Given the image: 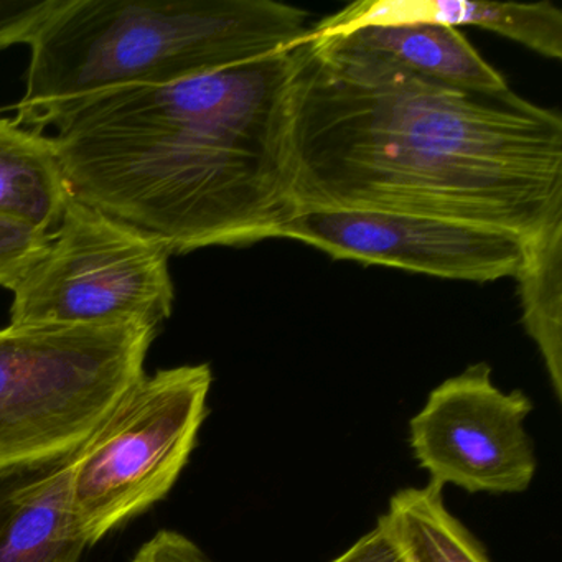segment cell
<instances>
[{
    "instance_id": "obj_7",
    "label": "cell",
    "mask_w": 562,
    "mask_h": 562,
    "mask_svg": "<svg viewBox=\"0 0 562 562\" xmlns=\"http://www.w3.org/2000/svg\"><path fill=\"white\" fill-rule=\"evenodd\" d=\"M532 401L521 390L505 393L490 364L465 368L434 387L411 419L414 459L430 483L470 493H522L538 469L535 442L526 430Z\"/></svg>"
},
{
    "instance_id": "obj_11",
    "label": "cell",
    "mask_w": 562,
    "mask_h": 562,
    "mask_svg": "<svg viewBox=\"0 0 562 562\" xmlns=\"http://www.w3.org/2000/svg\"><path fill=\"white\" fill-rule=\"evenodd\" d=\"M314 34V32H312ZM328 35L347 47L390 58L411 74L457 90L505 91V78L486 64L459 29L449 25H358Z\"/></svg>"
},
{
    "instance_id": "obj_12",
    "label": "cell",
    "mask_w": 562,
    "mask_h": 562,
    "mask_svg": "<svg viewBox=\"0 0 562 562\" xmlns=\"http://www.w3.org/2000/svg\"><path fill=\"white\" fill-rule=\"evenodd\" d=\"M70 199L54 139L0 117V218L50 235Z\"/></svg>"
},
{
    "instance_id": "obj_17",
    "label": "cell",
    "mask_w": 562,
    "mask_h": 562,
    "mask_svg": "<svg viewBox=\"0 0 562 562\" xmlns=\"http://www.w3.org/2000/svg\"><path fill=\"white\" fill-rule=\"evenodd\" d=\"M331 562H411L400 539L394 535L386 516L381 515L376 526L358 539L348 551Z\"/></svg>"
},
{
    "instance_id": "obj_6",
    "label": "cell",
    "mask_w": 562,
    "mask_h": 562,
    "mask_svg": "<svg viewBox=\"0 0 562 562\" xmlns=\"http://www.w3.org/2000/svg\"><path fill=\"white\" fill-rule=\"evenodd\" d=\"M169 259L156 239L71 195L47 251L12 291L11 325L160 330L176 302Z\"/></svg>"
},
{
    "instance_id": "obj_15",
    "label": "cell",
    "mask_w": 562,
    "mask_h": 562,
    "mask_svg": "<svg viewBox=\"0 0 562 562\" xmlns=\"http://www.w3.org/2000/svg\"><path fill=\"white\" fill-rule=\"evenodd\" d=\"M52 233H41L0 218V288L14 291L50 245Z\"/></svg>"
},
{
    "instance_id": "obj_4",
    "label": "cell",
    "mask_w": 562,
    "mask_h": 562,
    "mask_svg": "<svg viewBox=\"0 0 562 562\" xmlns=\"http://www.w3.org/2000/svg\"><path fill=\"white\" fill-rule=\"evenodd\" d=\"M159 330L0 328V469L77 452L139 380Z\"/></svg>"
},
{
    "instance_id": "obj_14",
    "label": "cell",
    "mask_w": 562,
    "mask_h": 562,
    "mask_svg": "<svg viewBox=\"0 0 562 562\" xmlns=\"http://www.w3.org/2000/svg\"><path fill=\"white\" fill-rule=\"evenodd\" d=\"M411 562H492L482 542L447 509L442 488H403L384 513Z\"/></svg>"
},
{
    "instance_id": "obj_2",
    "label": "cell",
    "mask_w": 562,
    "mask_h": 562,
    "mask_svg": "<svg viewBox=\"0 0 562 562\" xmlns=\"http://www.w3.org/2000/svg\"><path fill=\"white\" fill-rule=\"evenodd\" d=\"M295 45L75 108L52 137L71 195L156 239L170 256L278 238L299 212Z\"/></svg>"
},
{
    "instance_id": "obj_5",
    "label": "cell",
    "mask_w": 562,
    "mask_h": 562,
    "mask_svg": "<svg viewBox=\"0 0 562 562\" xmlns=\"http://www.w3.org/2000/svg\"><path fill=\"white\" fill-rule=\"evenodd\" d=\"M209 363L143 374L75 453L70 499L88 548L166 498L209 416Z\"/></svg>"
},
{
    "instance_id": "obj_8",
    "label": "cell",
    "mask_w": 562,
    "mask_h": 562,
    "mask_svg": "<svg viewBox=\"0 0 562 562\" xmlns=\"http://www.w3.org/2000/svg\"><path fill=\"white\" fill-rule=\"evenodd\" d=\"M278 238L305 243L334 259L472 282L515 278L525 249L521 236L492 226L361 210H302Z\"/></svg>"
},
{
    "instance_id": "obj_18",
    "label": "cell",
    "mask_w": 562,
    "mask_h": 562,
    "mask_svg": "<svg viewBox=\"0 0 562 562\" xmlns=\"http://www.w3.org/2000/svg\"><path fill=\"white\" fill-rule=\"evenodd\" d=\"M131 562H215L193 539L173 529H160L144 542Z\"/></svg>"
},
{
    "instance_id": "obj_16",
    "label": "cell",
    "mask_w": 562,
    "mask_h": 562,
    "mask_svg": "<svg viewBox=\"0 0 562 562\" xmlns=\"http://www.w3.org/2000/svg\"><path fill=\"white\" fill-rule=\"evenodd\" d=\"M64 4L65 0H0V50L31 44L41 25Z\"/></svg>"
},
{
    "instance_id": "obj_3",
    "label": "cell",
    "mask_w": 562,
    "mask_h": 562,
    "mask_svg": "<svg viewBox=\"0 0 562 562\" xmlns=\"http://www.w3.org/2000/svg\"><path fill=\"white\" fill-rule=\"evenodd\" d=\"M307 21L274 0H65L29 44L15 121L42 133L110 91L258 60L299 44Z\"/></svg>"
},
{
    "instance_id": "obj_13",
    "label": "cell",
    "mask_w": 562,
    "mask_h": 562,
    "mask_svg": "<svg viewBox=\"0 0 562 562\" xmlns=\"http://www.w3.org/2000/svg\"><path fill=\"white\" fill-rule=\"evenodd\" d=\"M515 279L526 334L538 347L552 391L562 401V215L526 239Z\"/></svg>"
},
{
    "instance_id": "obj_1",
    "label": "cell",
    "mask_w": 562,
    "mask_h": 562,
    "mask_svg": "<svg viewBox=\"0 0 562 562\" xmlns=\"http://www.w3.org/2000/svg\"><path fill=\"white\" fill-rule=\"evenodd\" d=\"M297 210L413 213L538 235L562 215V117L308 34L295 45Z\"/></svg>"
},
{
    "instance_id": "obj_10",
    "label": "cell",
    "mask_w": 562,
    "mask_h": 562,
    "mask_svg": "<svg viewBox=\"0 0 562 562\" xmlns=\"http://www.w3.org/2000/svg\"><path fill=\"white\" fill-rule=\"evenodd\" d=\"M429 24L479 27L525 45L552 60L562 58V12L551 2L499 4L470 0H360L311 27L334 34L358 25Z\"/></svg>"
},
{
    "instance_id": "obj_9",
    "label": "cell",
    "mask_w": 562,
    "mask_h": 562,
    "mask_svg": "<svg viewBox=\"0 0 562 562\" xmlns=\"http://www.w3.org/2000/svg\"><path fill=\"white\" fill-rule=\"evenodd\" d=\"M75 453L0 469V562H80L71 515Z\"/></svg>"
}]
</instances>
